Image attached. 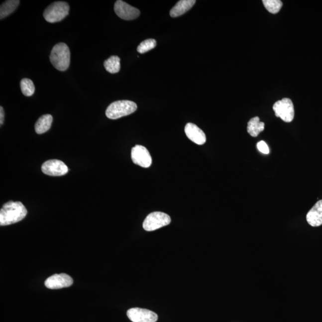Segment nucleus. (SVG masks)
<instances>
[{
  "label": "nucleus",
  "instance_id": "f257e3e1",
  "mask_svg": "<svg viewBox=\"0 0 322 322\" xmlns=\"http://www.w3.org/2000/svg\"><path fill=\"white\" fill-rule=\"evenodd\" d=\"M27 210L20 202L9 201L3 205L0 210V225L1 226L16 223L27 215Z\"/></svg>",
  "mask_w": 322,
  "mask_h": 322
},
{
  "label": "nucleus",
  "instance_id": "f03ea898",
  "mask_svg": "<svg viewBox=\"0 0 322 322\" xmlns=\"http://www.w3.org/2000/svg\"><path fill=\"white\" fill-rule=\"evenodd\" d=\"M71 53L69 47L64 43H60L53 47L50 60L54 67L60 71L67 70L70 65Z\"/></svg>",
  "mask_w": 322,
  "mask_h": 322
},
{
  "label": "nucleus",
  "instance_id": "7ed1b4c3",
  "mask_svg": "<svg viewBox=\"0 0 322 322\" xmlns=\"http://www.w3.org/2000/svg\"><path fill=\"white\" fill-rule=\"evenodd\" d=\"M137 109L136 104L129 101H119L113 102L106 110L108 118L117 119L130 115Z\"/></svg>",
  "mask_w": 322,
  "mask_h": 322
},
{
  "label": "nucleus",
  "instance_id": "20e7f679",
  "mask_svg": "<svg viewBox=\"0 0 322 322\" xmlns=\"http://www.w3.org/2000/svg\"><path fill=\"white\" fill-rule=\"evenodd\" d=\"M69 10L70 8L67 2L56 1L48 6L44 11L43 16L48 22H59L68 16Z\"/></svg>",
  "mask_w": 322,
  "mask_h": 322
},
{
  "label": "nucleus",
  "instance_id": "39448f33",
  "mask_svg": "<svg viewBox=\"0 0 322 322\" xmlns=\"http://www.w3.org/2000/svg\"><path fill=\"white\" fill-rule=\"evenodd\" d=\"M170 216L164 213L153 212L146 216L143 222V227L148 231H154L170 224Z\"/></svg>",
  "mask_w": 322,
  "mask_h": 322
},
{
  "label": "nucleus",
  "instance_id": "423d86ee",
  "mask_svg": "<svg viewBox=\"0 0 322 322\" xmlns=\"http://www.w3.org/2000/svg\"><path fill=\"white\" fill-rule=\"evenodd\" d=\"M273 109L277 117L286 122L293 121L295 115L294 107L293 102L288 98H284L274 104Z\"/></svg>",
  "mask_w": 322,
  "mask_h": 322
},
{
  "label": "nucleus",
  "instance_id": "0eeeda50",
  "mask_svg": "<svg viewBox=\"0 0 322 322\" xmlns=\"http://www.w3.org/2000/svg\"><path fill=\"white\" fill-rule=\"evenodd\" d=\"M131 159L134 164L143 168H149L152 163L151 155L145 147L135 145L131 149Z\"/></svg>",
  "mask_w": 322,
  "mask_h": 322
},
{
  "label": "nucleus",
  "instance_id": "6e6552de",
  "mask_svg": "<svg viewBox=\"0 0 322 322\" xmlns=\"http://www.w3.org/2000/svg\"><path fill=\"white\" fill-rule=\"evenodd\" d=\"M127 315L129 320L132 322H156L158 319L155 313L140 308L129 309Z\"/></svg>",
  "mask_w": 322,
  "mask_h": 322
},
{
  "label": "nucleus",
  "instance_id": "1a4fd4ad",
  "mask_svg": "<svg viewBox=\"0 0 322 322\" xmlns=\"http://www.w3.org/2000/svg\"><path fill=\"white\" fill-rule=\"evenodd\" d=\"M41 170L46 175L50 176H62L68 172V168L64 162L58 159L47 161L42 165Z\"/></svg>",
  "mask_w": 322,
  "mask_h": 322
},
{
  "label": "nucleus",
  "instance_id": "9d476101",
  "mask_svg": "<svg viewBox=\"0 0 322 322\" xmlns=\"http://www.w3.org/2000/svg\"><path fill=\"white\" fill-rule=\"evenodd\" d=\"M114 10L115 13L120 18L124 20H131L136 19L140 14L138 9L132 7L127 2L118 0L115 3Z\"/></svg>",
  "mask_w": 322,
  "mask_h": 322
},
{
  "label": "nucleus",
  "instance_id": "9b49d317",
  "mask_svg": "<svg viewBox=\"0 0 322 322\" xmlns=\"http://www.w3.org/2000/svg\"><path fill=\"white\" fill-rule=\"evenodd\" d=\"M73 284V279L65 273L55 274L49 277L45 281V285L51 290H58L71 287Z\"/></svg>",
  "mask_w": 322,
  "mask_h": 322
},
{
  "label": "nucleus",
  "instance_id": "f8f14e48",
  "mask_svg": "<svg viewBox=\"0 0 322 322\" xmlns=\"http://www.w3.org/2000/svg\"><path fill=\"white\" fill-rule=\"evenodd\" d=\"M185 131L187 137L194 143L198 145H203L206 142V135L197 125L188 123L186 124Z\"/></svg>",
  "mask_w": 322,
  "mask_h": 322
},
{
  "label": "nucleus",
  "instance_id": "ddd939ff",
  "mask_svg": "<svg viewBox=\"0 0 322 322\" xmlns=\"http://www.w3.org/2000/svg\"><path fill=\"white\" fill-rule=\"evenodd\" d=\"M307 221L313 227L322 225V200L319 201L309 211L306 216Z\"/></svg>",
  "mask_w": 322,
  "mask_h": 322
},
{
  "label": "nucleus",
  "instance_id": "4468645a",
  "mask_svg": "<svg viewBox=\"0 0 322 322\" xmlns=\"http://www.w3.org/2000/svg\"><path fill=\"white\" fill-rule=\"evenodd\" d=\"M195 0H181L177 3L176 5L171 9L170 14L172 17L182 16L190 10L195 5Z\"/></svg>",
  "mask_w": 322,
  "mask_h": 322
},
{
  "label": "nucleus",
  "instance_id": "2eb2a0df",
  "mask_svg": "<svg viewBox=\"0 0 322 322\" xmlns=\"http://www.w3.org/2000/svg\"><path fill=\"white\" fill-rule=\"evenodd\" d=\"M53 116L50 114L41 116L35 125V130L38 134H43L49 131L52 126Z\"/></svg>",
  "mask_w": 322,
  "mask_h": 322
},
{
  "label": "nucleus",
  "instance_id": "dca6fc26",
  "mask_svg": "<svg viewBox=\"0 0 322 322\" xmlns=\"http://www.w3.org/2000/svg\"><path fill=\"white\" fill-rule=\"evenodd\" d=\"M264 123L260 121L259 117L255 116L248 122L247 131L252 137H256L260 132L264 131Z\"/></svg>",
  "mask_w": 322,
  "mask_h": 322
},
{
  "label": "nucleus",
  "instance_id": "f3484780",
  "mask_svg": "<svg viewBox=\"0 0 322 322\" xmlns=\"http://www.w3.org/2000/svg\"><path fill=\"white\" fill-rule=\"evenodd\" d=\"M20 4L19 0H8L2 3L0 7V19H4L13 13Z\"/></svg>",
  "mask_w": 322,
  "mask_h": 322
},
{
  "label": "nucleus",
  "instance_id": "a211bd4d",
  "mask_svg": "<svg viewBox=\"0 0 322 322\" xmlns=\"http://www.w3.org/2000/svg\"><path fill=\"white\" fill-rule=\"evenodd\" d=\"M104 66L106 70L110 74H116L120 71L121 64L120 58L117 56H112L104 62Z\"/></svg>",
  "mask_w": 322,
  "mask_h": 322
},
{
  "label": "nucleus",
  "instance_id": "6ab92c4d",
  "mask_svg": "<svg viewBox=\"0 0 322 322\" xmlns=\"http://www.w3.org/2000/svg\"><path fill=\"white\" fill-rule=\"evenodd\" d=\"M20 89L23 95L26 97H30V96L34 95L35 92V86L32 81L28 79V78H23L20 81Z\"/></svg>",
  "mask_w": 322,
  "mask_h": 322
},
{
  "label": "nucleus",
  "instance_id": "aec40b11",
  "mask_svg": "<svg viewBox=\"0 0 322 322\" xmlns=\"http://www.w3.org/2000/svg\"><path fill=\"white\" fill-rule=\"evenodd\" d=\"M263 4L267 10L272 14L278 13L282 7V2L280 0H263Z\"/></svg>",
  "mask_w": 322,
  "mask_h": 322
},
{
  "label": "nucleus",
  "instance_id": "412c9836",
  "mask_svg": "<svg viewBox=\"0 0 322 322\" xmlns=\"http://www.w3.org/2000/svg\"><path fill=\"white\" fill-rule=\"evenodd\" d=\"M156 46V41L154 39H147L140 44L137 47V52L141 54L145 53Z\"/></svg>",
  "mask_w": 322,
  "mask_h": 322
},
{
  "label": "nucleus",
  "instance_id": "4be33fe9",
  "mask_svg": "<svg viewBox=\"0 0 322 322\" xmlns=\"http://www.w3.org/2000/svg\"><path fill=\"white\" fill-rule=\"evenodd\" d=\"M257 149L261 153H263V154L267 155L269 154L270 152V149L269 146H268L267 143L265 142L264 141H260L257 144Z\"/></svg>",
  "mask_w": 322,
  "mask_h": 322
},
{
  "label": "nucleus",
  "instance_id": "5701e85b",
  "mask_svg": "<svg viewBox=\"0 0 322 322\" xmlns=\"http://www.w3.org/2000/svg\"><path fill=\"white\" fill-rule=\"evenodd\" d=\"M4 121V111L2 107H0V124H3Z\"/></svg>",
  "mask_w": 322,
  "mask_h": 322
}]
</instances>
